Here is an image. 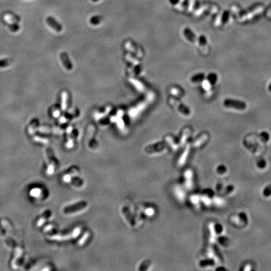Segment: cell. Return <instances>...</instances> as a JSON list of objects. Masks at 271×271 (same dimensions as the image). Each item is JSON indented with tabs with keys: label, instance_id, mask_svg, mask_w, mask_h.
<instances>
[{
	"label": "cell",
	"instance_id": "6da1fadb",
	"mask_svg": "<svg viewBox=\"0 0 271 271\" xmlns=\"http://www.w3.org/2000/svg\"><path fill=\"white\" fill-rule=\"evenodd\" d=\"M8 241L9 242V244H8V245H10L11 247L14 248L15 258L12 261L11 266L14 269H17L21 264V258L24 254V249L20 245H17L14 242H13V240H12L11 239H9Z\"/></svg>",
	"mask_w": 271,
	"mask_h": 271
},
{
	"label": "cell",
	"instance_id": "7a4b0ae2",
	"mask_svg": "<svg viewBox=\"0 0 271 271\" xmlns=\"http://www.w3.org/2000/svg\"><path fill=\"white\" fill-rule=\"evenodd\" d=\"M87 206V203L86 201H81L77 203L72 205L68 206L64 208V213L65 214H71L75 212H79L80 210H84Z\"/></svg>",
	"mask_w": 271,
	"mask_h": 271
},
{
	"label": "cell",
	"instance_id": "3957f363",
	"mask_svg": "<svg viewBox=\"0 0 271 271\" xmlns=\"http://www.w3.org/2000/svg\"><path fill=\"white\" fill-rule=\"evenodd\" d=\"M223 104L226 108H234L238 110H244L246 109L247 105L243 102L237 101V100H232V99H226L225 100Z\"/></svg>",
	"mask_w": 271,
	"mask_h": 271
},
{
	"label": "cell",
	"instance_id": "277c9868",
	"mask_svg": "<svg viewBox=\"0 0 271 271\" xmlns=\"http://www.w3.org/2000/svg\"><path fill=\"white\" fill-rule=\"evenodd\" d=\"M46 153H47V155H48V157L49 163H50L47 171H48V173L51 174V173H52L53 171H54L55 168L56 166V159H55L54 156H54V154H53V151L51 148H48V149H47Z\"/></svg>",
	"mask_w": 271,
	"mask_h": 271
},
{
	"label": "cell",
	"instance_id": "5b68a950",
	"mask_svg": "<svg viewBox=\"0 0 271 271\" xmlns=\"http://www.w3.org/2000/svg\"><path fill=\"white\" fill-rule=\"evenodd\" d=\"M46 23L48 24L50 27H51L53 29H54L56 31H60L62 30V26L60 25L57 21H56L55 18L52 17H48L46 18Z\"/></svg>",
	"mask_w": 271,
	"mask_h": 271
},
{
	"label": "cell",
	"instance_id": "8992f818",
	"mask_svg": "<svg viewBox=\"0 0 271 271\" xmlns=\"http://www.w3.org/2000/svg\"><path fill=\"white\" fill-rule=\"evenodd\" d=\"M174 100L175 104H176V105L178 106V108L179 109V111L180 112H181L183 114H184L185 115H189L190 114V109H189L187 106H185V105L183 104L182 103L178 102L177 100Z\"/></svg>",
	"mask_w": 271,
	"mask_h": 271
},
{
	"label": "cell",
	"instance_id": "52a82bcc",
	"mask_svg": "<svg viewBox=\"0 0 271 271\" xmlns=\"http://www.w3.org/2000/svg\"><path fill=\"white\" fill-rule=\"evenodd\" d=\"M50 215H51V212H50V211H46V212L44 213L43 215L40 217L39 219L38 220L37 225L39 226H42L43 223L46 222V220L49 218Z\"/></svg>",
	"mask_w": 271,
	"mask_h": 271
},
{
	"label": "cell",
	"instance_id": "ba28073f",
	"mask_svg": "<svg viewBox=\"0 0 271 271\" xmlns=\"http://www.w3.org/2000/svg\"><path fill=\"white\" fill-rule=\"evenodd\" d=\"M184 33L185 35V37H187V39L191 42H197V37H195V34L192 32V31L188 29V28H186L184 30Z\"/></svg>",
	"mask_w": 271,
	"mask_h": 271
},
{
	"label": "cell",
	"instance_id": "9c48e42d",
	"mask_svg": "<svg viewBox=\"0 0 271 271\" xmlns=\"http://www.w3.org/2000/svg\"><path fill=\"white\" fill-rule=\"evenodd\" d=\"M60 57L62 60V62H63V64H64L65 67H66V68H67V69H71L72 68V65L71 64V62L69 61L67 55L65 53H62L60 55Z\"/></svg>",
	"mask_w": 271,
	"mask_h": 271
},
{
	"label": "cell",
	"instance_id": "30bf717a",
	"mask_svg": "<svg viewBox=\"0 0 271 271\" xmlns=\"http://www.w3.org/2000/svg\"><path fill=\"white\" fill-rule=\"evenodd\" d=\"M12 63V60L10 58H5L0 60V68L6 67Z\"/></svg>",
	"mask_w": 271,
	"mask_h": 271
},
{
	"label": "cell",
	"instance_id": "8fae6325",
	"mask_svg": "<svg viewBox=\"0 0 271 271\" xmlns=\"http://www.w3.org/2000/svg\"><path fill=\"white\" fill-rule=\"evenodd\" d=\"M1 224H2V225H3V226H4V227L5 228V229H6V230H7L8 232L13 231V227L11 226V225H10V223H9V222L8 221V220H2V221H1Z\"/></svg>",
	"mask_w": 271,
	"mask_h": 271
},
{
	"label": "cell",
	"instance_id": "7c38bea8",
	"mask_svg": "<svg viewBox=\"0 0 271 271\" xmlns=\"http://www.w3.org/2000/svg\"><path fill=\"white\" fill-rule=\"evenodd\" d=\"M203 78H204L203 74H198L193 76L191 78V80L192 82H200L201 80H203Z\"/></svg>",
	"mask_w": 271,
	"mask_h": 271
},
{
	"label": "cell",
	"instance_id": "4fadbf2b",
	"mask_svg": "<svg viewBox=\"0 0 271 271\" xmlns=\"http://www.w3.org/2000/svg\"><path fill=\"white\" fill-rule=\"evenodd\" d=\"M9 29L11 30V31H13V32H17V31H18V30L20 29V27H19L18 24L17 23H13V24L9 25Z\"/></svg>",
	"mask_w": 271,
	"mask_h": 271
},
{
	"label": "cell",
	"instance_id": "5bb4252c",
	"mask_svg": "<svg viewBox=\"0 0 271 271\" xmlns=\"http://www.w3.org/2000/svg\"><path fill=\"white\" fill-rule=\"evenodd\" d=\"M208 79H209V80L210 81V82L211 84H215L217 82V75H215V74H210V75H209V77H208Z\"/></svg>",
	"mask_w": 271,
	"mask_h": 271
},
{
	"label": "cell",
	"instance_id": "9a60e30c",
	"mask_svg": "<svg viewBox=\"0 0 271 271\" xmlns=\"http://www.w3.org/2000/svg\"><path fill=\"white\" fill-rule=\"evenodd\" d=\"M199 42L201 45H207V39L204 36H201L199 39Z\"/></svg>",
	"mask_w": 271,
	"mask_h": 271
},
{
	"label": "cell",
	"instance_id": "2e32d148",
	"mask_svg": "<svg viewBox=\"0 0 271 271\" xmlns=\"http://www.w3.org/2000/svg\"><path fill=\"white\" fill-rule=\"evenodd\" d=\"M203 87L205 88V89L206 90H208V89H209L210 88V84L209 83V82H207V81H205L203 84Z\"/></svg>",
	"mask_w": 271,
	"mask_h": 271
},
{
	"label": "cell",
	"instance_id": "e0dca14e",
	"mask_svg": "<svg viewBox=\"0 0 271 271\" xmlns=\"http://www.w3.org/2000/svg\"><path fill=\"white\" fill-rule=\"evenodd\" d=\"M269 90H270V92H271V84H270V86H269Z\"/></svg>",
	"mask_w": 271,
	"mask_h": 271
},
{
	"label": "cell",
	"instance_id": "ac0fdd59",
	"mask_svg": "<svg viewBox=\"0 0 271 271\" xmlns=\"http://www.w3.org/2000/svg\"><path fill=\"white\" fill-rule=\"evenodd\" d=\"M1 228H0V231H1Z\"/></svg>",
	"mask_w": 271,
	"mask_h": 271
}]
</instances>
